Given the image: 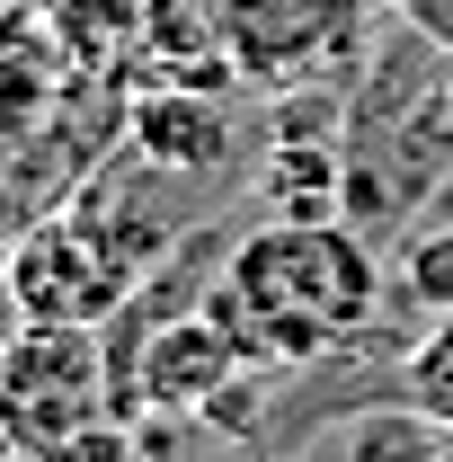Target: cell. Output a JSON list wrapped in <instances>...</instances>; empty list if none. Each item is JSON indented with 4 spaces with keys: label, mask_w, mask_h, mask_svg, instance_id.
I'll return each instance as SVG.
<instances>
[{
    "label": "cell",
    "mask_w": 453,
    "mask_h": 462,
    "mask_svg": "<svg viewBox=\"0 0 453 462\" xmlns=\"http://www.w3.org/2000/svg\"><path fill=\"white\" fill-rule=\"evenodd\" d=\"M205 311L267 374L320 365V356L356 346L383 320V258H374L365 223H347V214H320V223H276L267 214L258 231L231 240Z\"/></svg>",
    "instance_id": "obj_1"
},
{
    "label": "cell",
    "mask_w": 453,
    "mask_h": 462,
    "mask_svg": "<svg viewBox=\"0 0 453 462\" xmlns=\"http://www.w3.org/2000/svg\"><path fill=\"white\" fill-rule=\"evenodd\" d=\"M98 418H116V356L89 320H18L0 338V427L27 462H54Z\"/></svg>",
    "instance_id": "obj_2"
},
{
    "label": "cell",
    "mask_w": 453,
    "mask_h": 462,
    "mask_svg": "<svg viewBox=\"0 0 453 462\" xmlns=\"http://www.w3.org/2000/svg\"><path fill=\"white\" fill-rule=\"evenodd\" d=\"M223 62L258 89H311L347 62H365L374 0H205Z\"/></svg>",
    "instance_id": "obj_3"
},
{
    "label": "cell",
    "mask_w": 453,
    "mask_h": 462,
    "mask_svg": "<svg viewBox=\"0 0 453 462\" xmlns=\"http://www.w3.org/2000/svg\"><path fill=\"white\" fill-rule=\"evenodd\" d=\"M152 267L116 240L98 214H54V223H36L18 249H9V302H18V320H107L134 302Z\"/></svg>",
    "instance_id": "obj_4"
},
{
    "label": "cell",
    "mask_w": 453,
    "mask_h": 462,
    "mask_svg": "<svg viewBox=\"0 0 453 462\" xmlns=\"http://www.w3.org/2000/svg\"><path fill=\"white\" fill-rule=\"evenodd\" d=\"M134 152L161 178H223L240 134H231V107L205 98V80H170V89L134 98Z\"/></svg>",
    "instance_id": "obj_5"
},
{
    "label": "cell",
    "mask_w": 453,
    "mask_h": 462,
    "mask_svg": "<svg viewBox=\"0 0 453 462\" xmlns=\"http://www.w3.org/2000/svg\"><path fill=\"white\" fill-rule=\"evenodd\" d=\"M258 205L276 223H320V214H347V143L311 134V125H284L258 161Z\"/></svg>",
    "instance_id": "obj_6"
},
{
    "label": "cell",
    "mask_w": 453,
    "mask_h": 462,
    "mask_svg": "<svg viewBox=\"0 0 453 462\" xmlns=\"http://www.w3.org/2000/svg\"><path fill=\"white\" fill-rule=\"evenodd\" d=\"M418 311H453V223H418L400 240V276H392Z\"/></svg>",
    "instance_id": "obj_7"
},
{
    "label": "cell",
    "mask_w": 453,
    "mask_h": 462,
    "mask_svg": "<svg viewBox=\"0 0 453 462\" xmlns=\"http://www.w3.org/2000/svg\"><path fill=\"white\" fill-rule=\"evenodd\" d=\"M400 383H409V401L427 409V418L453 427V311H436V329L409 346V374H400Z\"/></svg>",
    "instance_id": "obj_8"
},
{
    "label": "cell",
    "mask_w": 453,
    "mask_h": 462,
    "mask_svg": "<svg viewBox=\"0 0 453 462\" xmlns=\"http://www.w3.org/2000/svg\"><path fill=\"white\" fill-rule=\"evenodd\" d=\"M54 462H143V445H134V427H125V418H98V427H89V436H71Z\"/></svg>",
    "instance_id": "obj_9"
},
{
    "label": "cell",
    "mask_w": 453,
    "mask_h": 462,
    "mask_svg": "<svg viewBox=\"0 0 453 462\" xmlns=\"http://www.w3.org/2000/svg\"><path fill=\"white\" fill-rule=\"evenodd\" d=\"M436 98H445V125H453V54H436Z\"/></svg>",
    "instance_id": "obj_10"
},
{
    "label": "cell",
    "mask_w": 453,
    "mask_h": 462,
    "mask_svg": "<svg viewBox=\"0 0 453 462\" xmlns=\"http://www.w3.org/2000/svg\"><path fill=\"white\" fill-rule=\"evenodd\" d=\"M392 9H409V18H427V9H436V0H392Z\"/></svg>",
    "instance_id": "obj_11"
},
{
    "label": "cell",
    "mask_w": 453,
    "mask_h": 462,
    "mask_svg": "<svg viewBox=\"0 0 453 462\" xmlns=\"http://www.w3.org/2000/svg\"><path fill=\"white\" fill-rule=\"evenodd\" d=\"M0 462H27V454H18V445H9V427H0Z\"/></svg>",
    "instance_id": "obj_12"
}]
</instances>
